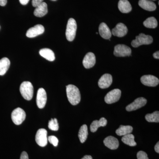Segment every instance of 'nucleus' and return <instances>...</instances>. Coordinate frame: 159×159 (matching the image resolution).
<instances>
[{
  "mask_svg": "<svg viewBox=\"0 0 159 159\" xmlns=\"http://www.w3.org/2000/svg\"><path fill=\"white\" fill-rule=\"evenodd\" d=\"M67 97L72 105H76L80 101L81 96L79 89L76 86L69 84L66 86Z\"/></svg>",
  "mask_w": 159,
  "mask_h": 159,
  "instance_id": "obj_1",
  "label": "nucleus"
},
{
  "mask_svg": "<svg viewBox=\"0 0 159 159\" xmlns=\"http://www.w3.org/2000/svg\"><path fill=\"white\" fill-rule=\"evenodd\" d=\"M22 96L26 100L32 99L34 93V89L32 84L29 81H24L21 84L20 88Z\"/></svg>",
  "mask_w": 159,
  "mask_h": 159,
  "instance_id": "obj_2",
  "label": "nucleus"
},
{
  "mask_svg": "<svg viewBox=\"0 0 159 159\" xmlns=\"http://www.w3.org/2000/svg\"><path fill=\"white\" fill-rule=\"evenodd\" d=\"M77 25L76 20L73 18H70L68 21L66 29V35L67 39L69 41L74 40L76 36Z\"/></svg>",
  "mask_w": 159,
  "mask_h": 159,
  "instance_id": "obj_3",
  "label": "nucleus"
},
{
  "mask_svg": "<svg viewBox=\"0 0 159 159\" xmlns=\"http://www.w3.org/2000/svg\"><path fill=\"white\" fill-rule=\"evenodd\" d=\"M152 42L153 38L151 36L141 33L132 41L131 45L134 48H138L142 45L150 44Z\"/></svg>",
  "mask_w": 159,
  "mask_h": 159,
  "instance_id": "obj_4",
  "label": "nucleus"
},
{
  "mask_svg": "<svg viewBox=\"0 0 159 159\" xmlns=\"http://www.w3.org/2000/svg\"><path fill=\"white\" fill-rule=\"evenodd\" d=\"M26 116V113L22 109L18 107L15 109L11 114L12 122L16 125H20L25 121Z\"/></svg>",
  "mask_w": 159,
  "mask_h": 159,
  "instance_id": "obj_5",
  "label": "nucleus"
},
{
  "mask_svg": "<svg viewBox=\"0 0 159 159\" xmlns=\"http://www.w3.org/2000/svg\"><path fill=\"white\" fill-rule=\"evenodd\" d=\"M130 48L124 44L117 45L115 46L114 54L116 57H123L130 56L131 54Z\"/></svg>",
  "mask_w": 159,
  "mask_h": 159,
  "instance_id": "obj_6",
  "label": "nucleus"
},
{
  "mask_svg": "<svg viewBox=\"0 0 159 159\" xmlns=\"http://www.w3.org/2000/svg\"><path fill=\"white\" fill-rule=\"evenodd\" d=\"M48 132L45 129H40L35 135V141L41 147H45L48 144Z\"/></svg>",
  "mask_w": 159,
  "mask_h": 159,
  "instance_id": "obj_7",
  "label": "nucleus"
},
{
  "mask_svg": "<svg viewBox=\"0 0 159 159\" xmlns=\"http://www.w3.org/2000/svg\"><path fill=\"white\" fill-rule=\"evenodd\" d=\"M121 96V91L119 89H115L107 94L104 100L107 104H111L119 101Z\"/></svg>",
  "mask_w": 159,
  "mask_h": 159,
  "instance_id": "obj_8",
  "label": "nucleus"
},
{
  "mask_svg": "<svg viewBox=\"0 0 159 159\" xmlns=\"http://www.w3.org/2000/svg\"><path fill=\"white\" fill-rule=\"evenodd\" d=\"M147 100L143 97L137 98L133 102L127 106L126 110L128 111H131L138 110L146 105Z\"/></svg>",
  "mask_w": 159,
  "mask_h": 159,
  "instance_id": "obj_9",
  "label": "nucleus"
},
{
  "mask_svg": "<svg viewBox=\"0 0 159 159\" xmlns=\"http://www.w3.org/2000/svg\"><path fill=\"white\" fill-rule=\"evenodd\" d=\"M47 100V93L44 89L40 88L38 90L36 97V103L40 109L44 107Z\"/></svg>",
  "mask_w": 159,
  "mask_h": 159,
  "instance_id": "obj_10",
  "label": "nucleus"
},
{
  "mask_svg": "<svg viewBox=\"0 0 159 159\" xmlns=\"http://www.w3.org/2000/svg\"><path fill=\"white\" fill-rule=\"evenodd\" d=\"M141 81L144 85L149 87H156L159 84V80L153 75H147L142 76Z\"/></svg>",
  "mask_w": 159,
  "mask_h": 159,
  "instance_id": "obj_11",
  "label": "nucleus"
},
{
  "mask_svg": "<svg viewBox=\"0 0 159 159\" xmlns=\"http://www.w3.org/2000/svg\"><path fill=\"white\" fill-rule=\"evenodd\" d=\"M128 32L127 27L122 23L117 24L115 28L112 30L111 34L114 36L122 37L125 36Z\"/></svg>",
  "mask_w": 159,
  "mask_h": 159,
  "instance_id": "obj_12",
  "label": "nucleus"
},
{
  "mask_svg": "<svg viewBox=\"0 0 159 159\" xmlns=\"http://www.w3.org/2000/svg\"><path fill=\"white\" fill-rule=\"evenodd\" d=\"M43 26L41 25H37L30 28L26 33V36L29 38H34L42 34L44 32Z\"/></svg>",
  "mask_w": 159,
  "mask_h": 159,
  "instance_id": "obj_13",
  "label": "nucleus"
},
{
  "mask_svg": "<svg viewBox=\"0 0 159 159\" xmlns=\"http://www.w3.org/2000/svg\"><path fill=\"white\" fill-rule=\"evenodd\" d=\"M96 59L95 54L92 52L87 53L83 60V65L86 69H90L93 67L96 64Z\"/></svg>",
  "mask_w": 159,
  "mask_h": 159,
  "instance_id": "obj_14",
  "label": "nucleus"
},
{
  "mask_svg": "<svg viewBox=\"0 0 159 159\" xmlns=\"http://www.w3.org/2000/svg\"><path fill=\"white\" fill-rule=\"evenodd\" d=\"M112 83V77L111 74H106L102 75L98 81V85L102 89L108 88Z\"/></svg>",
  "mask_w": 159,
  "mask_h": 159,
  "instance_id": "obj_15",
  "label": "nucleus"
},
{
  "mask_svg": "<svg viewBox=\"0 0 159 159\" xmlns=\"http://www.w3.org/2000/svg\"><path fill=\"white\" fill-rule=\"evenodd\" d=\"M103 143L106 147L111 150L116 149L119 146V142L118 139L111 136L107 137L103 141Z\"/></svg>",
  "mask_w": 159,
  "mask_h": 159,
  "instance_id": "obj_16",
  "label": "nucleus"
},
{
  "mask_svg": "<svg viewBox=\"0 0 159 159\" xmlns=\"http://www.w3.org/2000/svg\"><path fill=\"white\" fill-rule=\"evenodd\" d=\"M99 33L100 36L105 39H109L111 37V31L107 25L104 23H102L99 25Z\"/></svg>",
  "mask_w": 159,
  "mask_h": 159,
  "instance_id": "obj_17",
  "label": "nucleus"
},
{
  "mask_svg": "<svg viewBox=\"0 0 159 159\" xmlns=\"http://www.w3.org/2000/svg\"><path fill=\"white\" fill-rule=\"evenodd\" d=\"M139 5L142 9L148 11H154L157 8L156 5L150 0H140Z\"/></svg>",
  "mask_w": 159,
  "mask_h": 159,
  "instance_id": "obj_18",
  "label": "nucleus"
},
{
  "mask_svg": "<svg viewBox=\"0 0 159 159\" xmlns=\"http://www.w3.org/2000/svg\"><path fill=\"white\" fill-rule=\"evenodd\" d=\"M35 8H36L34 11V14L37 17H43L48 13V5L47 3L44 2H43L40 5Z\"/></svg>",
  "mask_w": 159,
  "mask_h": 159,
  "instance_id": "obj_19",
  "label": "nucleus"
},
{
  "mask_svg": "<svg viewBox=\"0 0 159 159\" xmlns=\"http://www.w3.org/2000/svg\"><path fill=\"white\" fill-rule=\"evenodd\" d=\"M118 8L123 13H129L132 10L131 5L128 0H120L118 3Z\"/></svg>",
  "mask_w": 159,
  "mask_h": 159,
  "instance_id": "obj_20",
  "label": "nucleus"
},
{
  "mask_svg": "<svg viewBox=\"0 0 159 159\" xmlns=\"http://www.w3.org/2000/svg\"><path fill=\"white\" fill-rule=\"evenodd\" d=\"M107 120L104 118H101L99 120H95L91 124V131L94 133L97 131L98 129L101 126H105L107 124Z\"/></svg>",
  "mask_w": 159,
  "mask_h": 159,
  "instance_id": "obj_21",
  "label": "nucleus"
},
{
  "mask_svg": "<svg viewBox=\"0 0 159 159\" xmlns=\"http://www.w3.org/2000/svg\"><path fill=\"white\" fill-rule=\"evenodd\" d=\"M39 54L42 57L48 60L49 61H54L55 59V55L54 52L48 48L41 49L39 51Z\"/></svg>",
  "mask_w": 159,
  "mask_h": 159,
  "instance_id": "obj_22",
  "label": "nucleus"
},
{
  "mask_svg": "<svg viewBox=\"0 0 159 159\" xmlns=\"http://www.w3.org/2000/svg\"><path fill=\"white\" fill-rule=\"evenodd\" d=\"M10 65V61L7 57L0 60V75L3 76L6 74Z\"/></svg>",
  "mask_w": 159,
  "mask_h": 159,
  "instance_id": "obj_23",
  "label": "nucleus"
},
{
  "mask_svg": "<svg viewBox=\"0 0 159 159\" xmlns=\"http://www.w3.org/2000/svg\"><path fill=\"white\" fill-rule=\"evenodd\" d=\"M133 128L130 125H121L119 128L116 130V134L118 135L122 136L128 134L132 132Z\"/></svg>",
  "mask_w": 159,
  "mask_h": 159,
  "instance_id": "obj_24",
  "label": "nucleus"
},
{
  "mask_svg": "<svg viewBox=\"0 0 159 159\" xmlns=\"http://www.w3.org/2000/svg\"><path fill=\"white\" fill-rule=\"evenodd\" d=\"M88 135V131L87 125L84 124L81 126L78 133V137L81 143H83L85 142L87 139Z\"/></svg>",
  "mask_w": 159,
  "mask_h": 159,
  "instance_id": "obj_25",
  "label": "nucleus"
},
{
  "mask_svg": "<svg viewBox=\"0 0 159 159\" xmlns=\"http://www.w3.org/2000/svg\"><path fill=\"white\" fill-rule=\"evenodd\" d=\"M122 141L126 145L130 146H135L137 145L136 142L134 141V136L131 134L123 136Z\"/></svg>",
  "mask_w": 159,
  "mask_h": 159,
  "instance_id": "obj_26",
  "label": "nucleus"
},
{
  "mask_svg": "<svg viewBox=\"0 0 159 159\" xmlns=\"http://www.w3.org/2000/svg\"><path fill=\"white\" fill-rule=\"evenodd\" d=\"M143 25L149 29H155L157 26V21L155 17H148L143 22Z\"/></svg>",
  "mask_w": 159,
  "mask_h": 159,
  "instance_id": "obj_27",
  "label": "nucleus"
},
{
  "mask_svg": "<svg viewBox=\"0 0 159 159\" xmlns=\"http://www.w3.org/2000/svg\"><path fill=\"white\" fill-rule=\"evenodd\" d=\"M145 119L149 122H159V112L156 111L152 114H148L145 116Z\"/></svg>",
  "mask_w": 159,
  "mask_h": 159,
  "instance_id": "obj_28",
  "label": "nucleus"
},
{
  "mask_svg": "<svg viewBox=\"0 0 159 159\" xmlns=\"http://www.w3.org/2000/svg\"><path fill=\"white\" fill-rule=\"evenodd\" d=\"M48 128L49 129L53 131H57L59 129V125H58L57 120L56 118L53 119H51L50 120L48 123Z\"/></svg>",
  "mask_w": 159,
  "mask_h": 159,
  "instance_id": "obj_29",
  "label": "nucleus"
},
{
  "mask_svg": "<svg viewBox=\"0 0 159 159\" xmlns=\"http://www.w3.org/2000/svg\"><path fill=\"white\" fill-rule=\"evenodd\" d=\"M48 140L51 144L56 147L58 145V140L57 138L54 136H51L48 137Z\"/></svg>",
  "mask_w": 159,
  "mask_h": 159,
  "instance_id": "obj_30",
  "label": "nucleus"
},
{
  "mask_svg": "<svg viewBox=\"0 0 159 159\" xmlns=\"http://www.w3.org/2000/svg\"><path fill=\"white\" fill-rule=\"evenodd\" d=\"M137 158L138 159H149L147 153L142 151L139 152L137 153Z\"/></svg>",
  "mask_w": 159,
  "mask_h": 159,
  "instance_id": "obj_31",
  "label": "nucleus"
},
{
  "mask_svg": "<svg viewBox=\"0 0 159 159\" xmlns=\"http://www.w3.org/2000/svg\"><path fill=\"white\" fill-rule=\"evenodd\" d=\"M43 2V0H32V5L33 7H36Z\"/></svg>",
  "mask_w": 159,
  "mask_h": 159,
  "instance_id": "obj_32",
  "label": "nucleus"
},
{
  "mask_svg": "<svg viewBox=\"0 0 159 159\" xmlns=\"http://www.w3.org/2000/svg\"><path fill=\"white\" fill-rule=\"evenodd\" d=\"M20 159H29L28 153L26 152H23L21 154Z\"/></svg>",
  "mask_w": 159,
  "mask_h": 159,
  "instance_id": "obj_33",
  "label": "nucleus"
},
{
  "mask_svg": "<svg viewBox=\"0 0 159 159\" xmlns=\"http://www.w3.org/2000/svg\"><path fill=\"white\" fill-rule=\"evenodd\" d=\"M7 0H0V6H4L7 4Z\"/></svg>",
  "mask_w": 159,
  "mask_h": 159,
  "instance_id": "obj_34",
  "label": "nucleus"
},
{
  "mask_svg": "<svg viewBox=\"0 0 159 159\" xmlns=\"http://www.w3.org/2000/svg\"><path fill=\"white\" fill-rule=\"evenodd\" d=\"M20 3L22 5H26L29 3L30 0H19Z\"/></svg>",
  "mask_w": 159,
  "mask_h": 159,
  "instance_id": "obj_35",
  "label": "nucleus"
},
{
  "mask_svg": "<svg viewBox=\"0 0 159 159\" xmlns=\"http://www.w3.org/2000/svg\"><path fill=\"white\" fill-rule=\"evenodd\" d=\"M155 150L157 153H159V142H158L156 145L155 146Z\"/></svg>",
  "mask_w": 159,
  "mask_h": 159,
  "instance_id": "obj_36",
  "label": "nucleus"
},
{
  "mask_svg": "<svg viewBox=\"0 0 159 159\" xmlns=\"http://www.w3.org/2000/svg\"><path fill=\"white\" fill-rule=\"evenodd\" d=\"M153 57L156 59H158L159 58V51H157L153 54Z\"/></svg>",
  "mask_w": 159,
  "mask_h": 159,
  "instance_id": "obj_37",
  "label": "nucleus"
},
{
  "mask_svg": "<svg viewBox=\"0 0 159 159\" xmlns=\"http://www.w3.org/2000/svg\"><path fill=\"white\" fill-rule=\"evenodd\" d=\"M93 159V157L89 155L84 156L82 159Z\"/></svg>",
  "mask_w": 159,
  "mask_h": 159,
  "instance_id": "obj_38",
  "label": "nucleus"
},
{
  "mask_svg": "<svg viewBox=\"0 0 159 159\" xmlns=\"http://www.w3.org/2000/svg\"><path fill=\"white\" fill-rule=\"evenodd\" d=\"M150 1H156V0H150Z\"/></svg>",
  "mask_w": 159,
  "mask_h": 159,
  "instance_id": "obj_39",
  "label": "nucleus"
},
{
  "mask_svg": "<svg viewBox=\"0 0 159 159\" xmlns=\"http://www.w3.org/2000/svg\"><path fill=\"white\" fill-rule=\"evenodd\" d=\"M96 34H98V32H96Z\"/></svg>",
  "mask_w": 159,
  "mask_h": 159,
  "instance_id": "obj_40",
  "label": "nucleus"
},
{
  "mask_svg": "<svg viewBox=\"0 0 159 159\" xmlns=\"http://www.w3.org/2000/svg\"><path fill=\"white\" fill-rule=\"evenodd\" d=\"M52 1H56V0H52Z\"/></svg>",
  "mask_w": 159,
  "mask_h": 159,
  "instance_id": "obj_41",
  "label": "nucleus"
}]
</instances>
